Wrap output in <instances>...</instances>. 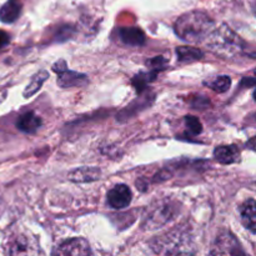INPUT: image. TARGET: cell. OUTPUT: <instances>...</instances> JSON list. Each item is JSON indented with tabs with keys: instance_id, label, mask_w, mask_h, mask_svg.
I'll list each match as a JSON object with an SVG mask.
<instances>
[{
	"instance_id": "12",
	"label": "cell",
	"mask_w": 256,
	"mask_h": 256,
	"mask_svg": "<svg viewBox=\"0 0 256 256\" xmlns=\"http://www.w3.org/2000/svg\"><path fill=\"white\" fill-rule=\"evenodd\" d=\"M242 222L252 234L256 232V202L254 199H249L240 206Z\"/></svg>"
},
{
	"instance_id": "21",
	"label": "cell",
	"mask_w": 256,
	"mask_h": 256,
	"mask_svg": "<svg viewBox=\"0 0 256 256\" xmlns=\"http://www.w3.org/2000/svg\"><path fill=\"white\" fill-rule=\"evenodd\" d=\"M146 64L152 68V70H156V72H162V70L166 69L168 68V60L164 56L159 55V56H155L152 59H149L146 62Z\"/></svg>"
},
{
	"instance_id": "6",
	"label": "cell",
	"mask_w": 256,
	"mask_h": 256,
	"mask_svg": "<svg viewBox=\"0 0 256 256\" xmlns=\"http://www.w3.org/2000/svg\"><path fill=\"white\" fill-rule=\"evenodd\" d=\"M52 254L62 256H86L92 255V249H90V245L86 239L74 238V239H69L60 244L52 252Z\"/></svg>"
},
{
	"instance_id": "11",
	"label": "cell",
	"mask_w": 256,
	"mask_h": 256,
	"mask_svg": "<svg viewBox=\"0 0 256 256\" xmlns=\"http://www.w3.org/2000/svg\"><path fill=\"white\" fill-rule=\"evenodd\" d=\"M42 120L34 112H28L20 115L16 120V128L26 134H34L42 128Z\"/></svg>"
},
{
	"instance_id": "13",
	"label": "cell",
	"mask_w": 256,
	"mask_h": 256,
	"mask_svg": "<svg viewBox=\"0 0 256 256\" xmlns=\"http://www.w3.org/2000/svg\"><path fill=\"white\" fill-rule=\"evenodd\" d=\"M214 158L222 165L234 164L239 162L240 150L238 149L236 145H222L214 150Z\"/></svg>"
},
{
	"instance_id": "22",
	"label": "cell",
	"mask_w": 256,
	"mask_h": 256,
	"mask_svg": "<svg viewBox=\"0 0 256 256\" xmlns=\"http://www.w3.org/2000/svg\"><path fill=\"white\" fill-rule=\"evenodd\" d=\"M72 32H74V28L70 26V25H66V26L62 28V29H60V32L58 34V36L62 38V39H59V42H64V40L69 39V38L72 35Z\"/></svg>"
},
{
	"instance_id": "18",
	"label": "cell",
	"mask_w": 256,
	"mask_h": 256,
	"mask_svg": "<svg viewBox=\"0 0 256 256\" xmlns=\"http://www.w3.org/2000/svg\"><path fill=\"white\" fill-rule=\"evenodd\" d=\"M158 72H156V70H150V72H139V74L135 75V76L132 78V86L135 88L138 94H142V92L146 89L148 85L156 79Z\"/></svg>"
},
{
	"instance_id": "23",
	"label": "cell",
	"mask_w": 256,
	"mask_h": 256,
	"mask_svg": "<svg viewBox=\"0 0 256 256\" xmlns=\"http://www.w3.org/2000/svg\"><path fill=\"white\" fill-rule=\"evenodd\" d=\"M192 104V108H199V109H202V108H206L208 105H209V100L205 99V98L202 96V95H198V96L194 98Z\"/></svg>"
},
{
	"instance_id": "4",
	"label": "cell",
	"mask_w": 256,
	"mask_h": 256,
	"mask_svg": "<svg viewBox=\"0 0 256 256\" xmlns=\"http://www.w3.org/2000/svg\"><path fill=\"white\" fill-rule=\"evenodd\" d=\"M189 248H192V238L182 229L172 230L155 239L152 244V249L158 254H192L194 252Z\"/></svg>"
},
{
	"instance_id": "2",
	"label": "cell",
	"mask_w": 256,
	"mask_h": 256,
	"mask_svg": "<svg viewBox=\"0 0 256 256\" xmlns=\"http://www.w3.org/2000/svg\"><path fill=\"white\" fill-rule=\"evenodd\" d=\"M206 46L214 54L222 58H235L242 54L245 49V42L232 32L228 25L222 24L214 29L206 38Z\"/></svg>"
},
{
	"instance_id": "10",
	"label": "cell",
	"mask_w": 256,
	"mask_h": 256,
	"mask_svg": "<svg viewBox=\"0 0 256 256\" xmlns=\"http://www.w3.org/2000/svg\"><path fill=\"white\" fill-rule=\"evenodd\" d=\"M119 38L128 46H142L145 44L144 32L136 26L120 28Z\"/></svg>"
},
{
	"instance_id": "8",
	"label": "cell",
	"mask_w": 256,
	"mask_h": 256,
	"mask_svg": "<svg viewBox=\"0 0 256 256\" xmlns=\"http://www.w3.org/2000/svg\"><path fill=\"white\" fill-rule=\"evenodd\" d=\"M58 74V84L62 88H80L85 86L89 82V79L85 74L82 72H72L66 68L62 72H56Z\"/></svg>"
},
{
	"instance_id": "17",
	"label": "cell",
	"mask_w": 256,
	"mask_h": 256,
	"mask_svg": "<svg viewBox=\"0 0 256 256\" xmlns=\"http://www.w3.org/2000/svg\"><path fill=\"white\" fill-rule=\"evenodd\" d=\"M176 55L180 62H198V60L204 58V52L198 48L192 46H179L176 48Z\"/></svg>"
},
{
	"instance_id": "9",
	"label": "cell",
	"mask_w": 256,
	"mask_h": 256,
	"mask_svg": "<svg viewBox=\"0 0 256 256\" xmlns=\"http://www.w3.org/2000/svg\"><path fill=\"white\" fill-rule=\"evenodd\" d=\"M102 178V170L95 166H82L72 170L68 179L72 182H92Z\"/></svg>"
},
{
	"instance_id": "14",
	"label": "cell",
	"mask_w": 256,
	"mask_h": 256,
	"mask_svg": "<svg viewBox=\"0 0 256 256\" xmlns=\"http://www.w3.org/2000/svg\"><path fill=\"white\" fill-rule=\"evenodd\" d=\"M22 12V2L19 0H8L0 9V20L2 22H14Z\"/></svg>"
},
{
	"instance_id": "24",
	"label": "cell",
	"mask_w": 256,
	"mask_h": 256,
	"mask_svg": "<svg viewBox=\"0 0 256 256\" xmlns=\"http://www.w3.org/2000/svg\"><path fill=\"white\" fill-rule=\"evenodd\" d=\"M10 42V35L6 32H2L0 30V49L5 48L6 45H9Z\"/></svg>"
},
{
	"instance_id": "7",
	"label": "cell",
	"mask_w": 256,
	"mask_h": 256,
	"mask_svg": "<svg viewBox=\"0 0 256 256\" xmlns=\"http://www.w3.org/2000/svg\"><path fill=\"white\" fill-rule=\"evenodd\" d=\"M132 200V190L128 185L125 184H118L112 188V190H109L106 196L108 205L112 209H125L130 205Z\"/></svg>"
},
{
	"instance_id": "1",
	"label": "cell",
	"mask_w": 256,
	"mask_h": 256,
	"mask_svg": "<svg viewBox=\"0 0 256 256\" xmlns=\"http://www.w3.org/2000/svg\"><path fill=\"white\" fill-rule=\"evenodd\" d=\"M214 20L206 12L194 10L182 14L175 22L174 30L184 42H202L214 30Z\"/></svg>"
},
{
	"instance_id": "3",
	"label": "cell",
	"mask_w": 256,
	"mask_h": 256,
	"mask_svg": "<svg viewBox=\"0 0 256 256\" xmlns=\"http://www.w3.org/2000/svg\"><path fill=\"white\" fill-rule=\"evenodd\" d=\"M180 209H182V205L176 200L169 199V198L154 202L145 212L142 224V229L155 230L165 226L178 216Z\"/></svg>"
},
{
	"instance_id": "16",
	"label": "cell",
	"mask_w": 256,
	"mask_h": 256,
	"mask_svg": "<svg viewBox=\"0 0 256 256\" xmlns=\"http://www.w3.org/2000/svg\"><path fill=\"white\" fill-rule=\"evenodd\" d=\"M48 79H49V72H45V70H40L39 72H36V74L30 79L29 84L26 85L24 92H22V96H24L25 99H26V98H32V95L36 94V92L42 89V84H44Z\"/></svg>"
},
{
	"instance_id": "15",
	"label": "cell",
	"mask_w": 256,
	"mask_h": 256,
	"mask_svg": "<svg viewBox=\"0 0 256 256\" xmlns=\"http://www.w3.org/2000/svg\"><path fill=\"white\" fill-rule=\"evenodd\" d=\"M32 242L29 240V238H26L25 235H19L14 239V242L10 244L9 250H8V254L12 255H20V254H35L36 250L32 249Z\"/></svg>"
},
{
	"instance_id": "20",
	"label": "cell",
	"mask_w": 256,
	"mask_h": 256,
	"mask_svg": "<svg viewBox=\"0 0 256 256\" xmlns=\"http://www.w3.org/2000/svg\"><path fill=\"white\" fill-rule=\"evenodd\" d=\"M184 120H185V125H186V128H188V130H189L190 134L199 135L200 132H202V125L196 116H192V115H186Z\"/></svg>"
},
{
	"instance_id": "19",
	"label": "cell",
	"mask_w": 256,
	"mask_h": 256,
	"mask_svg": "<svg viewBox=\"0 0 256 256\" xmlns=\"http://www.w3.org/2000/svg\"><path fill=\"white\" fill-rule=\"evenodd\" d=\"M208 85H209L210 89L222 94V92H228L230 89V86H232V79L228 75H220L216 79L212 80V82H208Z\"/></svg>"
},
{
	"instance_id": "5",
	"label": "cell",
	"mask_w": 256,
	"mask_h": 256,
	"mask_svg": "<svg viewBox=\"0 0 256 256\" xmlns=\"http://www.w3.org/2000/svg\"><path fill=\"white\" fill-rule=\"evenodd\" d=\"M212 255H232V256H244L245 252L242 250V245L238 242L236 238L230 232H224L218 235L212 244Z\"/></svg>"
}]
</instances>
